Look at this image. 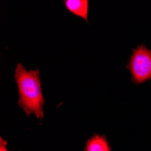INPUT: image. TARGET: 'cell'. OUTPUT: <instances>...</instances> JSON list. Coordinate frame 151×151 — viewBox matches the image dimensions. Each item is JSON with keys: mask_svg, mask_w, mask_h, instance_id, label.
Listing matches in <instances>:
<instances>
[{"mask_svg": "<svg viewBox=\"0 0 151 151\" xmlns=\"http://www.w3.org/2000/svg\"><path fill=\"white\" fill-rule=\"evenodd\" d=\"M128 70L135 83H142L151 79V50L144 45L135 48L129 59Z\"/></svg>", "mask_w": 151, "mask_h": 151, "instance_id": "obj_2", "label": "cell"}, {"mask_svg": "<svg viewBox=\"0 0 151 151\" xmlns=\"http://www.w3.org/2000/svg\"><path fill=\"white\" fill-rule=\"evenodd\" d=\"M0 151H8L6 148V141L2 138L0 139Z\"/></svg>", "mask_w": 151, "mask_h": 151, "instance_id": "obj_5", "label": "cell"}, {"mask_svg": "<svg viewBox=\"0 0 151 151\" xmlns=\"http://www.w3.org/2000/svg\"><path fill=\"white\" fill-rule=\"evenodd\" d=\"M88 3L87 0H64L63 1L68 11L79 17H81L85 21H88Z\"/></svg>", "mask_w": 151, "mask_h": 151, "instance_id": "obj_3", "label": "cell"}, {"mask_svg": "<svg viewBox=\"0 0 151 151\" xmlns=\"http://www.w3.org/2000/svg\"><path fill=\"white\" fill-rule=\"evenodd\" d=\"M18 88V105L27 116L35 114L39 119H44L45 98L41 86L39 70H26L18 63L15 72Z\"/></svg>", "mask_w": 151, "mask_h": 151, "instance_id": "obj_1", "label": "cell"}, {"mask_svg": "<svg viewBox=\"0 0 151 151\" xmlns=\"http://www.w3.org/2000/svg\"><path fill=\"white\" fill-rule=\"evenodd\" d=\"M84 151H111V147L103 136L94 135L86 142Z\"/></svg>", "mask_w": 151, "mask_h": 151, "instance_id": "obj_4", "label": "cell"}]
</instances>
